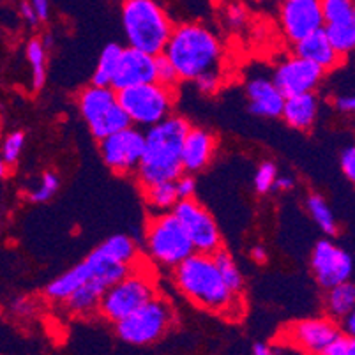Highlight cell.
Returning a JSON list of instances; mask_svg holds the SVG:
<instances>
[{"label": "cell", "instance_id": "45", "mask_svg": "<svg viewBox=\"0 0 355 355\" xmlns=\"http://www.w3.org/2000/svg\"><path fill=\"white\" fill-rule=\"evenodd\" d=\"M293 186H295V180H293V177L279 175V173H277L276 180H274V188H276L277 191H292Z\"/></svg>", "mask_w": 355, "mask_h": 355}, {"label": "cell", "instance_id": "6", "mask_svg": "<svg viewBox=\"0 0 355 355\" xmlns=\"http://www.w3.org/2000/svg\"><path fill=\"white\" fill-rule=\"evenodd\" d=\"M145 251L163 269L177 267L193 253V244L172 212L153 214L145 227Z\"/></svg>", "mask_w": 355, "mask_h": 355}, {"label": "cell", "instance_id": "39", "mask_svg": "<svg viewBox=\"0 0 355 355\" xmlns=\"http://www.w3.org/2000/svg\"><path fill=\"white\" fill-rule=\"evenodd\" d=\"M225 20H227L228 27L234 28V31H239L246 25L248 21V12L246 9L239 4H232L230 8L227 9V15H225Z\"/></svg>", "mask_w": 355, "mask_h": 355}, {"label": "cell", "instance_id": "30", "mask_svg": "<svg viewBox=\"0 0 355 355\" xmlns=\"http://www.w3.org/2000/svg\"><path fill=\"white\" fill-rule=\"evenodd\" d=\"M129 125H133V124H131V121H129L124 108L117 103V105L112 106V108H110L103 117H99L94 124H90L89 128H90V133L94 135L98 140H103V138L117 133V131H122V129L129 128Z\"/></svg>", "mask_w": 355, "mask_h": 355}, {"label": "cell", "instance_id": "29", "mask_svg": "<svg viewBox=\"0 0 355 355\" xmlns=\"http://www.w3.org/2000/svg\"><path fill=\"white\" fill-rule=\"evenodd\" d=\"M212 258H214L216 267H218L221 279L228 286V290L237 293V295H242V292H244V276H242L234 257L225 248H221L216 253H212Z\"/></svg>", "mask_w": 355, "mask_h": 355}, {"label": "cell", "instance_id": "21", "mask_svg": "<svg viewBox=\"0 0 355 355\" xmlns=\"http://www.w3.org/2000/svg\"><path fill=\"white\" fill-rule=\"evenodd\" d=\"M112 285L114 283L106 279L105 276L90 277L89 282L83 283L82 286H78L67 297L66 301H64V306H66V309L73 316H89L92 313H98V304L101 301V295Z\"/></svg>", "mask_w": 355, "mask_h": 355}, {"label": "cell", "instance_id": "49", "mask_svg": "<svg viewBox=\"0 0 355 355\" xmlns=\"http://www.w3.org/2000/svg\"><path fill=\"white\" fill-rule=\"evenodd\" d=\"M8 173V164H6V161L2 159V156H0V179Z\"/></svg>", "mask_w": 355, "mask_h": 355}, {"label": "cell", "instance_id": "50", "mask_svg": "<svg viewBox=\"0 0 355 355\" xmlns=\"http://www.w3.org/2000/svg\"><path fill=\"white\" fill-rule=\"evenodd\" d=\"M0 135H2V119H0Z\"/></svg>", "mask_w": 355, "mask_h": 355}, {"label": "cell", "instance_id": "14", "mask_svg": "<svg viewBox=\"0 0 355 355\" xmlns=\"http://www.w3.org/2000/svg\"><path fill=\"white\" fill-rule=\"evenodd\" d=\"M324 76L325 71L322 67L293 53L277 64L272 73V82L279 92L288 98L293 94L316 90Z\"/></svg>", "mask_w": 355, "mask_h": 355}, {"label": "cell", "instance_id": "1", "mask_svg": "<svg viewBox=\"0 0 355 355\" xmlns=\"http://www.w3.org/2000/svg\"><path fill=\"white\" fill-rule=\"evenodd\" d=\"M177 290L191 304L214 315L237 318L242 313V295L230 292L221 279L212 254L193 251L172 269Z\"/></svg>", "mask_w": 355, "mask_h": 355}, {"label": "cell", "instance_id": "33", "mask_svg": "<svg viewBox=\"0 0 355 355\" xmlns=\"http://www.w3.org/2000/svg\"><path fill=\"white\" fill-rule=\"evenodd\" d=\"M25 138L27 137H25L24 131H11V133L4 138L0 156H2V159L6 161L8 166L18 163V159H20L21 153H24L25 148Z\"/></svg>", "mask_w": 355, "mask_h": 355}, {"label": "cell", "instance_id": "16", "mask_svg": "<svg viewBox=\"0 0 355 355\" xmlns=\"http://www.w3.org/2000/svg\"><path fill=\"white\" fill-rule=\"evenodd\" d=\"M150 82H156V55L131 46L122 48L121 60L110 87L122 90Z\"/></svg>", "mask_w": 355, "mask_h": 355}, {"label": "cell", "instance_id": "10", "mask_svg": "<svg viewBox=\"0 0 355 355\" xmlns=\"http://www.w3.org/2000/svg\"><path fill=\"white\" fill-rule=\"evenodd\" d=\"M145 135L137 125L117 131L99 140V154L106 166L115 175L128 177L137 173V168L144 156Z\"/></svg>", "mask_w": 355, "mask_h": 355}, {"label": "cell", "instance_id": "13", "mask_svg": "<svg viewBox=\"0 0 355 355\" xmlns=\"http://www.w3.org/2000/svg\"><path fill=\"white\" fill-rule=\"evenodd\" d=\"M324 32L340 55L347 59L355 48V0H318Z\"/></svg>", "mask_w": 355, "mask_h": 355}, {"label": "cell", "instance_id": "48", "mask_svg": "<svg viewBox=\"0 0 355 355\" xmlns=\"http://www.w3.org/2000/svg\"><path fill=\"white\" fill-rule=\"evenodd\" d=\"M251 352H253L254 355H270L274 354V348L267 343H254Z\"/></svg>", "mask_w": 355, "mask_h": 355}, {"label": "cell", "instance_id": "20", "mask_svg": "<svg viewBox=\"0 0 355 355\" xmlns=\"http://www.w3.org/2000/svg\"><path fill=\"white\" fill-rule=\"evenodd\" d=\"M318 114H320V96L315 90L288 96L283 103L282 117L290 128L297 131H309L316 124Z\"/></svg>", "mask_w": 355, "mask_h": 355}, {"label": "cell", "instance_id": "42", "mask_svg": "<svg viewBox=\"0 0 355 355\" xmlns=\"http://www.w3.org/2000/svg\"><path fill=\"white\" fill-rule=\"evenodd\" d=\"M334 106L340 114H345V115L354 114V110H355L354 96H340V98H336Z\"/></svg>", "mask_w": 355, "mask_h": 355}, {"label": "cell", "instance_id": "46", "mask_svg": "<svg viewBox=\"0 0 355 355\" xmlns=\"http://www.w3.org/2000/svg\"><path fill=\"white\" fill-rule=\"evenodd\" d=\"M250 257H251V260L254 261V263H260V266L267 263V260H269V253H267L266 248L260 246V244H257V246L251 248Z\"/></svg>", "mask_w": 355, "mask_h": 355}, {"label": "cell", "instance_id": "38", "mask_svg": "<svg viewBox=\"0 0 355 355\" xmlns=\"http://www.w3.org/2000/svg\"><path fill=\"white\" fill-rule=\"evenodd\" d=\"M173 182H175V189H177V196H179V200L191 198V196H195L196 179L193 177V173L184 172L182 175L177 177Z\"/></svg>", "mask_w": 355, "mask_h": 355}, {"label": "cell", "instance_id": "2", "mask_svg": "<svg viewBox=\"0 0 355 355\" xmlns=\"http://www.w3.org/2000/svg\"><path fill=\"white\" fill-rule=\"evenodd\" d=\"M191 124L182 115H168L145 131L144 156L137 168L138 186H153L159 182H173L182 175L180 148Z\"/></svg>", "mask_w": 355, "mask_h": 355}, {"label": "cell", "instance_id": "47", "mask_svg": "<svg viewBox=\"0 0 355 355\" xmlns=\"http://www.w3.org/2000/svg\"><path fill=\"white\" fill-rule=\"evenodd\" d=\"M12 311L20 316L28 315V313L32 311V302L28 301V299H25V297H20V299H16V301L12 302Z\"/></svg>", "mask_w": 355, "mask_h": 355}, {"label": "cell", "instance_id": "11", "mask_svg": "<svg viewBox=\"0 0 355 355\" xmlns=\"http://www.w3.org/2000/svg\"><path fill=\"white\" fill-rule=\"evenodd\" d=\"M338 334H341L338 320L331 316H315L286 325L282 331V340L301 354L318 355L324 354Z\"/></svg>", "mask_w": 355, "mask_h": 355}, {"label": "cell", "instance_id": "3", "mask_svg": "<svg viewBox=\"0 0 355 355\" xmlns=\"http://www.w3.org/2000/svg\"><path fill=\"white\" fill-rule=\"evenodd\" d=\"M163 53L179 74L180 82H193L205 71L218 69L223 44L214 31L200 21L173 25Z\"/></svg>", "mask_w": 355, "mask_h": 355}, {"label": "cell", "instance_id": "35", "mask_svg": "<svg viewBox=\"0 0 355 355\" xmlns=\"http://www.w3.org/2000/svg\"><path fill=\"white\" fill-rule=\"evenodd\" d=\"M156 82L163 83L166 87H172V89H177L180 82L179 74L173 69V66L170 64V60L166 59V55L163 51L156 55Z\"/></svg>", "mask_w": 355, "mask_h": 355}, {"label": "cell", "instance_id": "24", "mask_svg": "<svg viewBox=\"0 0 355 355\" xmlns=\"http://www.w3.org/2000/svg\"><path fill=\"white\" fill-rule=\"evenodd\" d=\"M140 191L145 200V205L153 214L172 212L175 203L179 202L175 182H159L153 184V186H144V188H140Z\"/></svg>", "mask_w": 355, "mask_h": 355}, {"label": "cell", "instance_id": "26", "mask_svg": "<svg viewBox=\"0 0 355 355\" xmlns=\"http://www.w3.org/2000/svg\"><path fill=\"white\" fill-rule=\"evenodd\" d=\"M27 60L32 74V90L40 92L46 83V62L48 48L44 46L41 37H32L27 43Z\"/></svg>", "mask_w": 355, "mask_h": 355}, {"label": "cell", "instance_id": "9", "mask_svg": "<svg viewBox=\"0 0 355 355\" xmlns=\"http://www.w3.org/2000/svg\"><path fill=\"white\" fill-rule=\"evenodd\" d=\"M172 214L179 219L196 253L212 254L223 248V237L214 216L195 196L179 200Z\"/></svg>", "mask_w": 355, "mask_h": 355}, {"label": "cell", "instance_id": "43", "mask_svg": "<svg viewBox=\"0 0 355 355\" xmlns=\"http://www.w3.org/2000/svg\"><path fill=\"white\" fill-rule=\"evenodd\" d=\"M34 11L37 12L40 20L44 21L50 18V0H28Z\"/></svg>", "mask_w": 355, "mask_h": 355}, {"label": "cell", "instance_id": "8", "mask_svg": "<svg viewBox=\"0 0 355 355\" xmlns=\"http://www.w3.org/2000/svg\"><path fill=\"white\" fill-rule=\"evenodd\" d=\"M154 295H157V286L153 276L133 267L124 277L105 290L98 304V313L110 324H117Z\"/></svg>", "mask_w": 355, "mask_h": 355}, {"label": "cell", "instance_id": "22", "mask_svg": "<svg viewBox=\"0 0 355 355\" xmlns=\"http://www.w3.org/2000/svg\"><path fill=\"white\" fill-rule=\"evenodd\" d=\"M114 105H117V90L112 89V87L90 83L89 87L78 92L80 115L89 125L94 124Z\"/></svg>", "mask_w": 355, "mask_h": 355}, {"label": "cell", "instance_id": "31", "mask_svg": "<svg viewBox=\"0 0 355 355\" xmlns=\"http://www.w3.org/2000/svg\"><path fill=\"white\" fill-rule=\"evenodd\" d=\"M103 250L110 254L112 258H115L117 261H122V263H128V266H135L138 260V244L129 237V235L117 234L112 235V237L106 239L101 244Z\"/></svg>", "mask_w": 355, "mask_h": 355}, {"label": "cell", "instance_id": "18", "mask_svg": "<svg viewBox=\"0 0 355 355\" xmlns=\"http://www.w3.org/2000/svg\"><path fill=\"white\" fill-rule=\"evenodd\" d=\"M246 98L250 112L263 119L282 117L285 96L279 92L272 80L266 76H254L246 83Z\"/></svg>", "mask_w": 355, "mask_h": 355}, {"label": "cell", "instance_id": "28", "mask_svg": "<svg viewBox=\"0 0 355 355\" xmlns=\"http://www.w3.org/2000/svg\"><path fill=\"white\" fill-rule=\"evenodd\" d=\"M122 48L124 46H121L119 43H110L103 48L101 55H99L98 59V66H96L94 74H92V83L94 85H112V80H114V74L119 66V60H121Z\"/></svg>", "mask_w": 355, "mask_h": 355}, {"label": "cell", "instance_id": "4", "mask_svg": "<svg viewBox=\"0 0 355 355\" xmlns=\"http://www.w3.org/2000/svg\"><path fill=\"white\" fill-rule=\"evenodd\" d=\"M121 21L128 46L150 55L164 50L175 25L161 0H121Z\"/></svg>", "mask_w": 355, "mask_h": 355}, {"label": "cell", "instance_id": "25", "mask_svg": "<svg viewBox=\"0 0 355 355\" xmlns=\"http://www.w3.org/2000/svg\"><path fill=\"white\" fill-rule=\"evenodd\" d=\"M325 311L327 316L340 320L345 315L354 311L355 308V286L352 282L340 283V285L332 286L325 290Z\"/></svg>", "mask_w": 355, "mask_h": 355}, {"label": "cell", "instance_id": "23", "mask_svg": "<svg viewBox=\"0 0 355 355\" xmlns=\"http://www.w3.org/2000/svg\"><path fill=\"white\" fill-rule=\"evenodd\" d=\"M94 267L90 266V261L85 258L78 266L66 270L62 276L55 277L53 282L44 288V295L53 302H64L78 286L89 282L90 277H94Z\"/></svg>", "mask_w": 355, "mask_h": 355}, {"label": "cell", "instance_id": "36", "mask_svg": "<svg viewBox=\"0 0 355 355\" xmlns=\"http://www.w3.org/2000/svg\"><path fill=\"white\" fill-rule=\"evenodd\" d=\"M196 90H198L200 94L203 96H212L216 94L221 87V74H219L218 69H211V71H205V73L198 74L195 80Z\"/></svg>", "mask_w": 355, "mask_h": 355}, {"label": "cell", "instance_id": "40", "mask_svg": "<svg viewBox=\"0 0 355 355\" xmlns=\"http://www.w3.org/2000/svg\"><path fill=\"white\" fill-rule=\"evenodd\" d=\"M341 172L345 173V177H347L350 182H354L355 180V148L352 147H347L341 153Z\"/></svg>", "mask_w": 355, "mask_h": 355}, {"label": "cell", "instance_id": "27", "mask_svg": "<svg viewBox=\"0 0 355 355\" xmlns=\"http://www.w3.org/2000/svg\"><path fill=\"white\" fill-rule=\"evenodd\" d=\"M306 207H308V212L311 214L313 221L318 225L324 234H327L329 237H336L338 232H340V225H338V219H336L334 212L329 207L327 200L324 198L318 193H311L306 200Z\"/></svg>", "mask_w": 355, "mask_h": 355}, {"label": "cell", "instance_id": "5", "mask_svg": "<svg viewBox=\"0 0 355 355\" xmlns=\"http://www.w3.org/2000/svg\"><path fill=\"white\" fill-rule=\"evenodd\" d=\"M177 322L175 308L166 297L154 295L137 311L122 318L115 325L119 340L133 347H150L172 331Z\"/></svg>", "mask_w": 355, "mask_h": 355}, {"label": "cell", "instance_id": "32", "mask_svg": "<svg viewBox=\"0 0 355 355\" xmlns=\"http://www.w3.org/2000/svg\"><path fill=\"white\" fill-rule=\"evenodd\" d=\"M60 188V179L59 175L55 172H44L41 175L40 184L35 186L34 189L28 191V200L32 203H44V202H50L57 191Z\"/></svg>", "mask_w": 355, "mask_h": 355}, {"label": "cell", "instance_id": "37", "mask_svg": "<svg viewBox=\"0 0 355 355\" xmlns=\"http://www.w3.org/2000/svg\"><path fill=\"white\" fill-rule=\"evenodd\" d=\"M355 354V336L338 334L324 350V355H354Z\"/></svg>", "mask_w": 355, "mask_h": 355}, {"label": "cell", "instance_id": "41", "mask_svg": "<svg viewBox=\"0 0 355 355\" xmlns=\"http://www.w3.org/2000/svg\"><path fill=\"white\" fill-rule=\"evenodd\" d=\"M20 16H21V20H24L28 27H37V24L41 21L40 16H37V12L34 11V8H32L28 0H21Z\"/></svg>", "mask_w": 355, "mask_h": 355}, {"label": "cell", "instance_id": "34", "mask_svg": "<svg viewBox=\"0 0 355 355\" xmlns=\"http://www.w3.org/2000/svg\"><path fill=\"white\" fill-rule=\"evenodd\" d=\"M277 166L272 161H263L260 166L257 168V173H254V191L258 195H267L274 189V180L277 177Z\"/></svg>", "mask_w": 355, "mask_h": 355}, {"label": "cell", "instance_id": "7", "mask_svg": "<svg viewBox=\"0 0 355 355\" xmlns=\"http://www.w3.org/2000/svg\"><path fill=\"white\" fill-rule=\"evenodd\" d=\"M177 89L159 82L141 83L117 90V103L124 108L131 124L137 128H150L173 114Z\"/></svg>", "mask_w": 355, "mask_h": 355}, {"label": "cell", "instance_id": "17", "mask_svg": "<svg viewBox=\"0 0 355 355\" xmlns=\"http://www.w3.org/2000/svg\"><path fill=\"white\" fill-rule=\"evenodd\" d=\"M218 153V137L205 128L191 125L180 148V164L186 173H198L209 166Z\"/></svg>", "mask_w": 355, "mask_h": 355}, {"label": "cell", "instance_id": "44", "mask_svg": "<svg viewBox=\"0 0 355 355\" xmlns=\"http://www.w3.org/2000/svg\"><path fill=\"white\" fill-rule=\"evenodd\" d=\"M338 325H340V331L347 336H355V315L354 311L345 315L343 318L338 320Z\"/></svg>", "mask_w": 355, "mask_h": 355}, {"label": "cell", "instance_id": "12", "mask_svg": "<svg viewBox=\"0 0 355 355\" xmlns=\"http://www.w3.org/2000/svg\"><path fill=\"white\" fill-rule=\"evenodd\" d=\"M311 270L316 283L324 290H329L340 283L350 282L354 260L343 248L329 239H322L311 251Z\"/></svg>", "mask_w": 355, "mask_h": 355}, {"label": "cell", "instance_id": "15", "mask_svg": "<svg viewBox=\"0 0 355 355\" xmlns=\"http://www.w3.org/2000/svg\"><path fill=\"white\" fill-rule=\"evenodd\" d=\"M279 25L290 43L324 27V16L318 0H283L279 8Z\"/></svg>", "mask_w": 355, "mask_h": 355}, {"label": "cell", "instance_id": "19", "mask_svg": "<svg viewBox=\"0 0 355 355\" xmlns=\"http://www.w3.org/2000/svg\"><path fill=\"white\" fill-rule=\"evenodd\" d=\"M293 46H295L293 48V53L309 60V62L316 64L325 73L338 69L345 60L343 55L338 53L336 48L331 44V41L327 40L324 28L311 32L309 35L293 43Z\"/></svg>", "mask_w": 355, "mask_h": 355}]
</instances>
